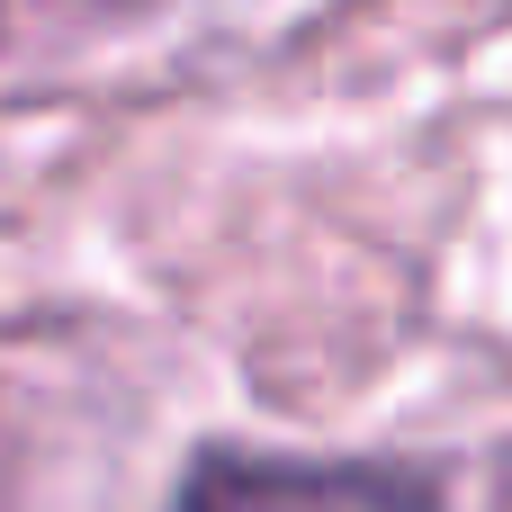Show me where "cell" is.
Listing matches in <instances>:
<instances>
[{
    "label": "cell",
    "instance_id": "6da1fadb",
    "mask_svg": "<svg viewBox=\"0 0 512 512\" xmlns=\"http://www.w3.org/2000/svg\"><path fill=\"white\" fill-rule=\"evenodd\" d=\"M171 512H432V495L396 468H351V459H198Z\"/></svg>",
    "mask_w": 512,
    "mask_h": 512
}]
</instances>
